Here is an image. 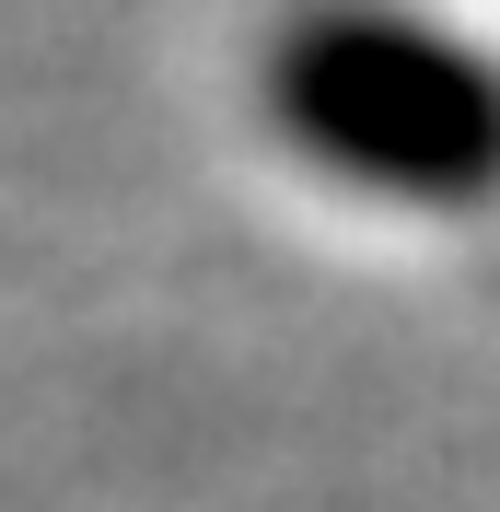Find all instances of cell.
<instances>
[{
	"label": "cell",
	"mask_w": 500,
	"mask_h": 512,
	"mask_svg": "<svg viewBox=\"0 0 500 512\" xmlns=\"http://www.w3.org/2000/svg\"><path fill=\"white\" fill-rule=\"evenodd\" d=\"M256 117L280 152L396 210L500 198V59L419 0H303L256 47Z\"/></svg>",
	"instance_id": "6da1fadb"
}]
</instances>
